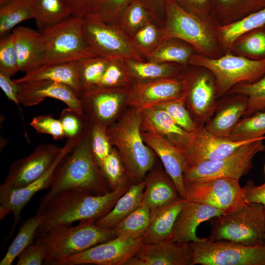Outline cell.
I'll return each instance as SVG.
<instances>
[{"label":"cell","mask_w":265,"mask_h":265,"mask_svg":"<svg viewBox=\"0 0 265 265\" xmlns=\"http://www.w3.org/2000/svg\"><path fill=\"white\" fill-rule=\"evenodd\" d=\"M130 186L125 180L115 189L102 195L82 189H68L40 203L36 213L42 216V222L37 230L35 239L58 225L100 219L110 211Z\"/></svg>","instance_id":"obj_1"},{"label":"cell","mask_w":265,"mask_h":265,"mask_svg":"<svg viewBox=\"0 0 265 265\" xmlns=\"http://www.w3.org/2000/svg\"><path fill=\"white\" fill-rule=\"evenodd\" d=\"M89 126L56 167L49 190L41 199L42 203L57 193L79 188L102 195L111 191L91 153Z\"/></svg>","instance_id":"obj_2"},{"label":"cell","mask_w":265,"mask_h":265,"mask_svg":"<svg viewBox=\"0 0 265 265\" xmlns=\"http://www.w3.org/2000/svg\"><path fill=\"white\" fill-rule=\"evenodd\" d=\"M164 19L160 26L161 40L175 38L193 47L196 53L217 58L225 53L217 32L218 25L213 19L204 20L191 14L172 0H164Z\"/></svg>","instance_id":"obj_3"},{"label":"cell","mask_w":265,"mask_h":265,"mask_svg":"<svg viewBox=\"0 0 265 265\" xmlns=\"http://www.w3.org/2000/svg\"><path fill=\"white\" fill-rule=\"evenodd\" d=\"M141 112L133 108L116 124L107 126L109 141L118 151L132 184L145 180L154 163V154L141 134Z\"/></svg>","instance_id":"obj_4"},{"label":"cell","mask_w":265,"mask_h":265,"mask_svg":"<svg viewBox=\"0 0 265 265\" xmlns=\"http://www.w3.org/2000/svg\"><path fill=\"white\" fill-rule=\"evenodd\" d=\"M117 236L113 228H101L95 221L88 220L80 221L76 226L72 224L55 226L35 240L45 245L46 256L44 261L48 264L64 265L70 256Z\"/></svg>","instance_id":"obj_5"},{"label":"cell","mask_w":265,"mask_h":265,"mask_svg":"<svg viewBox=\"0 0 265 265\" xmlns=\"http://www.w3.org/2000/svg\"><path fill=\"white\" fill-rule=\"evenodd\" d=\"M83 22L84 17L71 15L60 23L40 31V65L78 61L96 55L83 37Z\"/></svg>","instance_id":"obj_6"},{"label":"cell","mask_w":265,"mask_h":265,"mask_svg":"<svg viewBox=\"0 0 265 265\" xmlns=\"http://www.w3.org/2000/svg\"><path fill=\"white\" fill-rule=\"evenodd\" d=\"M210 240H226L246 245L264 244L265 212L263 205L246 203L240 209L211 219Z\"/></svg>","instance_id":"obj_7"},{"label":"cell","mask_w":265,"mask_h":265,"mask_svg":"<svg viewBox=\"0 0 265 265\" xmlns=\"http://www.w3.org/2000/svg\"><path fill=\"white\" fill-rule=\"evenodd\" d=\"M188 65L203 67L212 72L215 79L217 98L225 96L238 84L255 81L265 75V59H251L230 52L217 58L195 53Z\"/></svg>","instance_id":"obj_8"},{"label":"cell","mask_w":265,"mask_h":265,"mask_svg":"<svg viewBox=\"0 0 265 265\" xmlns=\"http://www.w3.org/2000/svg\"><path fill=\"white\" fill-rule=\"evenodd\" d=\"M189 246L192 265H265V244L249 246L204 238Z\"/></svg>","instance_id":"obj_9"},{"label":"cell","mask_w":265,"mask_h":265,"mask_svg":"<svg viewBox=\"0 0 265 265\" xmlns=\"http://www.w3.org/2000/svg\"><path fill=\"white\" fill-rule=\"evenodd\" d=\"M82 31L86 44L96 55L110 60L144 61L131 37L118 24L84 17Z\"/></svg>","instance_id":"obj_10"},{"label":"cell","mask_w":265,"mask_h":265,"mask_svg":"<svg viewBox=\"0 0 265 265\" xmlns=\"http://www.w3.org/2000/svg\"><path fill=\"white\" fill-rule=\"evenodd\" d=\"M186 199L213 206L226 213L242 207L245 201L244 189L239 180L225 177L184 180Z\"/></svg>","instance_id":"obj_11"},{"label":"cell","mask_w":265,"mask_h":265,"mask_svg":"<svg viewBox=\"0 0 265 265\" xmlns=\"http://www.w3.org/2000/svg\"><path fill=\"white\" fill-rule=\"evenodd\" d=\"M264 140L265 135L241 145L225 157L186 168L184 180L225 177L239 180L251 169L254 157L265 150Z\"/></svg>","instance_id":"obj_12"},{"label":"cell","mask_w":265,"mask_h":265,"mask_svg":"<svg viewBox=\"0 0 265 265\" xmlns=\"http://www.w3.org/2000/svg\"><path fill=\"white\" fill-rule=\"evenodd\" d=\"M144 244L143 235H119L70 256L64 265H125Z\"/></svg>","instance_id":"obj_13"},{"label":"cell","mask_w":265,"mask_h":265,"mask_svg":"<svg viewBox=\"0 0 265 265\" xmlns=\"http://www.w3.org/2000/svg\"><path fill=\"white\" fill-rule=\"evenodd\" d=\"M68 139L62 150L48 169L37 180L24 187L18 188L0 186V220L12 212L14 223L8 238L12 235L21 219L20 214L31 198L39 191L50 188L54 171L63 158L75 146L78 140Z\"/></svg>","instance_id":"obj_14"},{"label":"cell","mask_w":265,"mask_h":265,"mask_svg":"<svg viewBox=\"0 0 265 265\" xmlns=\"http://www.w3.org/2000/svg\"><path fill=\"white\" fill-rule=\"evenodd\" d=\"M194 67L185 76L186 104L199 126H204L213 115L216 106V88L213 75L208 69Z\"/></svg>","instance_id":"obj_15"},{"label":"cell","mask_w":265,"mask_h":265,"mask_svg":"<svg viewBox=\"0 0 265 265\" xmlns=\"http://www.w3.org/2000/svg\"><path fill=\"white\" fill-rule=\"evenodd\" d=\"M62 149L52 144L39 145L29 155L13 161L2 186L14 188L26 186L40 178Z\"/></svg>","instance_id":"obj_16"},{"label":"cell","mask_w":265,"mask_h":265,"mask_svg":"<svg viewBox=\"0 0 265 265\" xmlns=\"http://www.w3.org/2000/svg\"><path fill=\"white\" fill-rule=\"evenodd\" d=\"M254 140L231 141L211 133L204 126H199L192 133L188 144L180 151L184 160L185 170L204 161L225 157L241 145Z\"/></svg>","instance_id":"obj_17"},{"label":"cell","mask_w":265,"mask_h":265,"mask_svg":"<svg viewBox=\"0 0 265 265\" xmlns=\"http://www.w3.org/2000/svg\"><path fill=\"white\" fill-rule=\"evenodd\" d=\"M186 87L184 76L139 81L128 90L126 101L130 106L141 111L159 103L180 98Z\"/></svg>","instance_id":"obj_18"},{"label":"cell","mask_w":265,"mask_h":265,"mask_svg":"<svg viewBox=\"0 0 265 265\" xmlns=\"http://www.w3.org/2000/svg\"><path fill=\"white\" fill-rule=\"evenodd\" d=\"M189 242L171 237L154 243H145L125 265H192Z\"/></svg>","instance_id":"obj_19"},{"label":"cell","mask_w":265,"mask_h":265,"mask_svg":"<svg viewBox=\"0 0 265 265\" xmlns=\"http://www.w3.org/2000/svg\"><path fill=\"white\" fill-rule=\"evenodd\" d=\"M83 113L91 124L107 127L117 114L124 94L117 88L94 86L82 90L79 96Z\"/></svg>","instance_id":"obj_20"},{"label":"cell","mask_w":265,"mask_h":265,"mask_svg":"<svg viewBox=\"0 0 265 265\" xmlns=\"http://www.w3.org/2000/svg\"><path fill=\"white\" fill-rule=\"evenodd\" d=\"M19 84V102L25 106L37 105L48 97L60 100L68 107L84 113L80 99L66 84L49 80H34Z\"/></svg>","instance_id":"obj_21"},{"label":"cell","mask_w":265,"mask_h":265,"mask_svg":"<svg viewBox=\"0 0 265 265\" xmlns=\"http://www.w3.org/2000/svg\"><path fill=\"white\" fill-rule=\"evenodd\" d=\"M141 134L145 143L160 159L166 172L175 184L180 196L186 199L184 180L185 162L179 149L151 129L141 126Z\"/></svg>","instance_id":"obj_22"},{"label":"cell","mask_w":265,"mask_h":265,"mask_svg":"<svg viewBox=\"0 0 265 265\" xmlns=\"http://www.w3.org/2000/svg\"><path fill=\"white\" fill-rule=\"evenodd\" d=\"M226 213L210 205L186 201L181 210L170 236L174 240L182 242H198L203 238L196 235L201 223Z\"/></svg>","instance_id":"obj_23"},{"label":"cell","mask_w":265,"mask_h":265,"mask_svg":"<svg viewBox=\"0 0 265 265\" xmlns=\"http://www.w3.org/2000/svg\"><path fill=\"white\" fill-rule=\"evenodd\" d=\"M225 96L217 102L213 115L204 125L208 131L223 138L228 135L243 117L248 106L247 98L244 95L232 94Z\"/></svg>","instance_id":"obj_24"},{"label":"cell","mask_w":265,"mask_h":265,"mask_svg":"<svg viewBox=\"0 0 265 265\" xmlns=\"http://www.w3.org/2000/svg\"><path fill=\"white\" fill-rule=\"evenodd\" d=\"M140 112L141 127L152 129L180 151L188 144L192 132L180 127L165 111L153 106Z\"/></svg>","instance_id":"obj_25"},{"label":"cell","mask_w":265,"mask_h":265,"mask_svg":"<svg viewBox=\"0 0 265 265\" xmlns=\"http://www.w3.org/2000/svg\"><path fill=\"white\" fill-rule=\"evenodd\" d=\"M38 80H49L70 87L79 97L82 91L78 61L39 66L14 81L17 84Z\"/></svg>","instance_id":"obj_26"},{"label":"cell","mask_w":265,"mask_h":265,"mask_svg":"<svg viewBox=\"0 0 265 265\" xmlns=\"http://www.w3.org/2000/svg\"><path fill=\"white\" fill-rule=\"evenodd\" d=\"M19 71L27 72L40 65L42 54L40 31L19 26L11 32Z\"/></svg>","instance_id":"obj_27"},{"label":"cell","mask_w":265,"mask_h":265,"mask_svg":"<svg viewBox=\"0 0 265 265\" xmlns=\"http://www.w3.org/2000/svg\"><path fill=\"white\" fill-rule=\"evenodd\" d=\"M186 201L180 197L169 204L151 210L150 223L143 235L145 244L157 243L170 236Z\"/></svg>","instance_id":"obj_28"},{"label":"cell","mask_w":265,"mask_h":265,"mask_svg":"<svg viewBox=\"0 0 265 265\" xmlns=\"http://www.w3.org/2000/svg\"><path fill=\"white\" fill-rule=\"evenodd\" d=\"M146 184L141 204L151 210L169 204L181 197L170 176L161 172L150 174Z\"/></svg>","instance_id":"obj_29"},{"label":"cell","mask_w":265,"mask_h":265,"mask_svg":"<svg viewBox=\"0 0 265 265\" xmlns=\"http://www.w3.org/2000/svg\"><path fill=\"white\" fill-rule=\"evenodd\" d=\"M265 6V0H211L212 19L219 26L235 23Z\"/></svg>","instance_id":"obj_30"},{"label":"cell","mask_w":265,"mask_h":265,"mask_svg":"<svg viewBox=\"0 0 265 265\" xmlns=\"http://www.w3.org/2000/svg\"><path fill=\"white\" fill-rule=\"evenodd\" d=\"M145 184L144 180L131 185L127 191L117 200L110 211L95 221L96 225L103 228H114L141 205Z\"/></svg>","instance_id":"obj_31"},{"label":"cell","mask_w":265,"mask_h":265,"mask_svg":"<svg viewBox=\"0 0 265 265\" xmlns=\"http://www.w3.org/2000/svg\"><path fill=\"white\" fill-rule=\"evenodd\" d=\"M195 51L187 43L175 38L161 40L145 57L146 61L156 63H174L183 67L188 65Z\"/></svg>","instance_id":"obj_32"},{"label":"cell","mask_w":265,"mask_h":265,"mask_svg":"<svg viewBox=\"0 0 265 265\" xmlns=\"http://www.w3.org/2000/svg\"><path fill=\"white\" fill-rule=\"evenodd\" d=\"M265 26V6L244 18L231 24L218 25L217 36L224 53L228 52L235 40L241 35Z\"/></svg>","instance_id":"obj_33"},{"label":"cell","mask_w":265,"mask_h":265,"mask_svg":"<svg viewBox=\"0 0 265 265\" xmlns=\"http://www.w3.org/2000/svg\"><path fill=\"white\" fill-rule=\"evenodd\" d=\"M33 19L41 31L57 25L71 16L63 0H30Z\"/></svg>","instance_id":"obj_34"},{"label":"cell","mask_w":265,"mask_h":265,"mask_svg":"<svg viewBox=\"0 0 265 265\" xmlns=\"http://www.w3.org/2000/svg\"><path fill=\"white\" fill-rule=\"evenodd\" d=\"M132 78L144 81L177 77L184 67L174 63H156L135 60H125Z\"/></svg>","instance_id":"obj_35"},{"label":"cell","mask_w":265,"mask_h":265,"mask_svg":"<svg viewBox=\"0 0 265 265\" xmlns=\"http://www.w3.org/2000/svg\"><path fill=\"white\" fill-rule=\"evenodd\" d=\"M42 222V217L36 213L24 221L18 234L14 238L7 252L0 262V265H11L15 259L28 245L34 241L35 234Z\"/></svg>","instance_id":"obj_36"},{"label":"cell","mask_w":265,"mask_h":265,"mask_svg":"<svg viewBox=\"0 0 265 265\" xmlns=\"http://www.w3.org/2000/svg\"><path fill=\"white\" fill-rule=\"evenodd\" d=\"M229 52L251 59H265V27L241 35L235 40Z\"/></svg>","instance_id":"obj_37"},{"label":"cell","mask_w":265,"mask_h":265,"mask_svg":"<svg viewBox=\"0 0 265 265\" xmlns=\"http://www.w3.org/2000/svg\"><path fill=\"white\" fill-rule=\"evenodd\" d=\"M33 18L30 0H11L0 6V35L9 34L16 26Z\"/></svg>","instance_id":"obj_38"},{"label":"cell","mask_w":265,"mask_h":265,"mask_svg":"<svg viewBox=\"0 0 265 265\" xmlns=\"http://www.w3.org/2000/svg\"><path fill=\"white\" fill-rule=\"evenodd\" d=\"M265 134V111L243 117L225 138L243 141L261 138Z\"/></svg>","instance_id":"obj_39"},{"label":"cell","mask_w":265,"mask_h":265,"mask_svg":"<svg viewBox=\"0 0 265 265\" xmlns=\"http://www.w3.org/2000/svg\"><path fill=\"white\" fill-rule=\"evenodd\" d=\"M232 94H242L247 98V108L242 117L262 111L265 109V75L255 81L236 85L226 95Z\"/></svg>","instance_id":"obj_40"},{"label":"cell","mask_w":265,"mask_h":265,"mask_svg":"<svg viewBox=\"0 0 265 265\" xmlns=\"http://www.w3.org/2000/svg\"><path fill=\"white\" fill-rule=\"evenodd\" d=\"M152 21L150 13L144 4L139 0H132L122 13L118 25L131 37Z\"/></svg>","instance_id":"obj_41"},{"label":"cell","mask_w":265,"mask_h":265,"mask_svg":"<svg viewBox=\"0 0 265 265\" xmlns=\"http://www.w3.org/2000/svg\"><path fill=\"white\" fill-rule=\"evenodd\" d=\"M109 60L106 57L96 55L78 61L82 90L98 85Z\"/></svg>","instance_id":"obj_42"},{"label":"cell","mask_w":265,"mask_h":265,"mask_svg":"<svg viewBox=\"0 0 265 265\" xmlns=\"http://www.w3.org/2000/svg\"><path fill=\"white\" fill-rule=\"evenodd\" d=\"M151 213L150 209L141 204L113 228L117 236L144 235L150 223Z\"/></svg>","instance_id":"obj_43"},{"label":"cell","mask_w":265,"mask_h":265,"mask_svg":"<svg viewBox=\"0 0 265 265\" xmlns=\"http://www.w3.org/2000/svg\"><path fill=\"white\" fill-rule=\"evenodd\" d=\"M132 0H95L92 9L84 17L118 24L123 11Z\"/></svg>","instance_id":"obj_44"},{"label":"cell","mask_w":265,"mask_h":265,"mask_svg":"<svg viewBox=\"0 0 265 265\" xmlns=\"http://www.w3.org/2000/svg\"><path fill=\"white\" fill-rule=\"evenodd\" d=\"M186 90L179 98L159 103L155 106L165 111L174 122L186 131L193 132L199 125L191 116L186 104Z\"/></svg>","instance_id":"obj_45"},{"label":"cell","mask_w":265,"mask_h":265,"mask_svg":"<svg viewBox=\"0 0 265 265\" xmlns=\"http://www.w3.org/2000/svg\"><path fill=\"white\" fill-rule=\"evenodd\" d=\"M131 38L136 49L145 56L161 41L160 27L152 21L140 28Z\"/></svg>","instance_id":"obj_46"},{"label":"cell","mask_w":265,"mask_h":265,"mask_svg":"<svg viewBox=\"0 0 265 265\" xmlns=\"http://www.w3.org/2000/svg\"><path fill=\"white\" fill-rule=\"evenodd\" d=\"M132 79L125 60L118 59H111L99 83L96 86L117 88L128 83Z\"/></svg>","instance_id":"obj_47"},{"label":"cell","mask_w":265,"mask_h":265,"mask_svg":"<svg viewBox=\"0 0 265 265\" xmlns=\"http://www.w3.org/2000/svg\"><path fill=\"white\" fill-rule=\"evenodd\" d=\"M58 119L67 139L80 138L89 126L87 124V118L84 113L68 107L62 109Z\"/></svg>","instance_id":"obj_48"},{"label":"cell","mask_w":265,"mask_h":265,"mask_svg":"<svg viewBox=\"0 0 265 265\" xmlns=\"http://www.w3.org/2000/svg\"><path fill=\"white\" fill-rule=\"evenodd\" d=\"M106 128L99 124H91L89 131L90 150L99 167L112 149Z\"/></svg>","instance_id":"obj_49"},{"label":"cell","mask_w":265,"mask_h":265,"mask_svg":"<svg viewBox=\"0 0 265 265\" xmlns=\"http://www.w3.org/2000/svg\"><path fill=\"white\" fill-rule=\"evenodd\" d=\"M100 168L111 190L115 189L126 180L125 168L116 149L112 148Z\"/></svg>","instance_id":"obj_50"},{"label":"cell","mask_w":265,"mask_h":265,"mask_svg":"<svg viewBox=\"0 0 265 265\" xmlns=\"http://www.w3.org/2000/svg\"><path fill=\"white\" fill-rule=\"evenodd\" d=\"M19 71L18 59L12 33L0 37V72L10 77Z\"/></svg>","instance_id":"obj_51"},{"label":"cell","mask_w":265,"mask_h":265,"mask_svg":"<svg viewBox=\"0 0 265 265\" xmlns=\"http://www.w3.org/2000/svg\"><path fill=\"white\" fill-rule=\"evenodd\" d=\"M29 125L38 133L49 134L55 140H62L66 137L59 120L55 119L50 114L35 116Z\"/></svg>","instance_id":"obj_52"},{"label":"cell","mask_w":265,"mask_h":265,"mask_svg":"<svg viewBox=\"0 0 265 265\" xmlns=\"http://www.w3.org/2000/svg\"><path fill=\"white\" fill-rule=\"evenodd\" d=\"M46 256V248L40 241L34 240L18 256L17 265H40Z\"/></svg>","instance_id":"obj_53"},{"label":"cell","mask_w":265,"mask_h":265,"mask_svg":"<svg viewBox=\"0 0 265 265\" xmlns=\"http://www.w3.org/2000/svg\"><path fill=\"white\" fill-rule=\"evenodd\" d=\"M186 11L204 20L212 19L211 0H172Z\"/></svg>","instance_id":"obj_54"},{"label":"cell","mask_w":265,"mask_h":265,"mask_svg":"<svg viewBox=\"0 0 265 265\" xmlns=\"http://www.w3.org/2000/svg\"><path fill=\"white\" fill-rule=\"evenodd\" d=\"M243 187L246 202L261 204L264 206L265 212V184L258 186L250 181Z\"/></svg>","instance_id":"obj_55"},{"label":"cell","mask_w":265,"mask_h":265,"mask_svg":"<svg viewBox=\"0 0 265 265\" xmlns=\"http://www.w3.org/2000/svg\"><path fill=\"white\" fill-rule=\"evenodd\" d=\"M0 87L8 99L18 106L19 84L11 79V77L0 72Z\"/></svg>","instance_id":"obj_56"},{"label":"cell","mask_w":265,"mask_h":265,"mask_svg":"<svg viewBox=\"0 0 265 265\" xmlns=\"http://www.w3.org/2000/svg\"><path fill=\"white\" fill-rule=\"evenodd\" d=\"M95 0H63L71 15L84 17L90 12Z\"/></svg>","instance_id":"obj_57"},{"label":"cell","mask_w":265,"mask_h":265,"mask_svg":"<svg viewBox=\"0 0 265 265\" xmlns=\"http://www.w3.org/2000/svg\"><path fill=\"white\" fill-rule=\"evenodd\" d=\"M147 8L154 22L159 21L164 16V0H139Z\"/></svg>","instance_id":"obj_58"},{"label":"cell","mask_w":265,"mask_h":265,"mask_svg":"<svg viewBox=\"0 0 265 265\" xmlns=\"http://www.w3.org/2000/svg\"><path fill=\"white\" fill-rule=\"evenodd\" d=\"M10 0H0V6L8 2V1Z\"/></svg>","instance_id":"obj_59"},{"label":"cell","mask_w":265,"mask_h":265,"mask_svg":"<svg viewBox=\"0 0 265 265\" xmlns=\"http://www.w3.org/2000/svg\"><path fill=\"white\" fill-rule=\"evenodd\" d=\"M264 171H265V167H264Z\"/></svg>","instance_id":"obj_60"},{"label":"cell","mask_w":265,"mask_h":265,"mask_svg":"<svg viewBox=\"0 0 265 265\" xmlns=\"http://www.w3.org/2000/svg\"><path fill=\"white\" fill-rule=\"evenodd\" d=\"M264 244H265V240H264Z\"/></svg>","instance_id":"obj_61"},{"label":"cell","mask_w":265,"mask_h":265,"mask_svg":"<svg viewBox=\"0 0 265 265\" xmlns=\"http://www.w3.org/2000/svg\"><path fill=\"white\" fill-rule=\"evenodd\" d=\"M264 27H265V26H264Z\"/></svg>","instance_id":"obj_62"}]
</instances>
